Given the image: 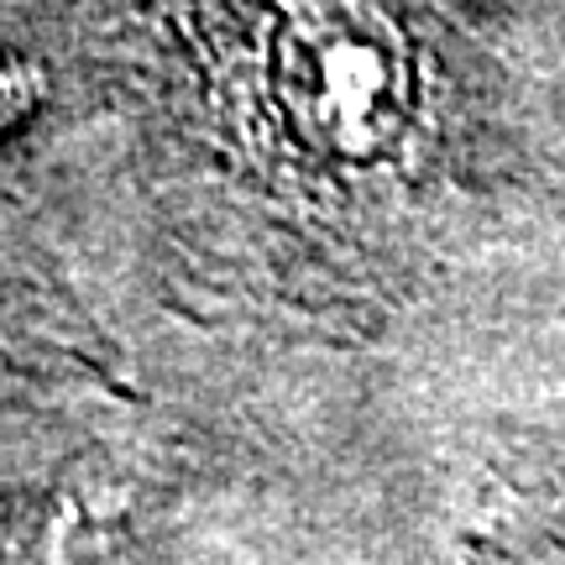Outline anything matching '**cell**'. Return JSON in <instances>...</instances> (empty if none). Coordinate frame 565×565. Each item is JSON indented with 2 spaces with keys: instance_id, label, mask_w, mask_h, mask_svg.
<instances>
[{
  "instance_id": "1",
  "label": "cell",
  "mask_w": 565,
  "mask_h": 565,
  "mask_svg": "<svg viewBox=\"0 0 565 565\" xmlns=\"http://www.w3.org/2000/svg\"><path fill=\"white\" fill-rule=\"evenodd\" d=\"M263 89L282 131L335 168H372L419 116L414 42L377 0H278Z\"/></svg>"
},
{
  "instance_id": "2",
  "label": "cell",
  "mask_w": 565,
  "mask_h": 565,
  "mask_svg": "<svg viewBox=\"0 0 565 565\" xmlns=\"http://www.w3.org/2000/svg\"><path fill=\"white\" fill-rule=\"evenodd\" d=\"M42 95V79H38V68L26 58H0V131L6 126H17L32 105H38Z\"/></svg>"
}]
</instances>
